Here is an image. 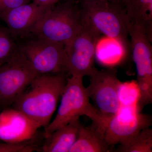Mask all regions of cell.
Listing matches in <instances>:
<instances>
[{
	"instance_id": "cell-15",
	"label": "cell",
	"mask_w": 152,
	"mask_h": 152,
	"mask_svg": "<svg viewBox=\"0 0 152 152\" xmlns=\"http://www.w3.org/2000/svg\"><path fill=\"white\" fill-rule=\"evenodd\" d=\"M129 23L141 27L152 39V0H124Z\"/></svg>"
},
{
	"instance_id": "cell-20",
	"label": "cell",
	"mask_w": 152,
	"mask_h": 152,
	"mask_svg": "<svg viewBox=\"0 0 152 152\" xmlns=\"http://www.w3.org/2000/svg\"><path fill=\"white\" fill-rule=\"evenodd\" d=\"M61 0H32L33 3L41 7H51Z\"/></svg>"
},
{
	"instance_id": "cell-1",
	"label": "cell",
	"mask_w": 152,
	"mask_h": 152,
	"mask_svg": "<svg viewBox=\"0 0 152 152\" xmlns=\"http://www.w3.org/2000/svg\"><path fill=\"white\" fill-rule=\"evenodd\" d=\"M62 74L39 75L31 82L11 107L40 127L50 122L66 83Z\"/></svg>"
},
{
	"instance_id": "cell-12",
	"label": "cell",
	"mask_w": 152,
	"mask_h": 152,
	"mask_svg": "<svg viewBox=\"0 0 152 152\" xmlns=\"http://www.w3.org/2000/svg\"><path fill=\"white\" fill-rule=\"evenodd\" d=\"M50 7L30 2L0 14L14 37H22L31 33L36 24Z\"/></svg>"
},
{
	"instance_id": "cell-19",
	"label": "cell",
	"mask_w": 152,
	"mask_h": 152,
	"mask_svg": "<svg viewBox=\"0 0 152 152\" xmlns=\"http://www.w3.org/2000/svg\"><path fill=\"white\" fill-rule=\"evenodd\" d=\"M31 1L32 0H0V14L31 2Z\"/></svg>"
},
{
	"instance_id": "cell-16",
	"label": "cell",
	"mask_w": 152,
	"mask_h": 152,
	"mask_svg": "<svg viewBox=\"0 0 152 152\" xmlns=\"http://www.w3.org/2000/svg\"><path fill=\"white\" fill-rule=\"evenodd\" d=\"M114 152H152V128L143 129L131 136L120 144Z\"/></svg>"
},
{
	"instance_id": "cell-21",
	"label": "cell",
	"mask_w": 152,
	"mask_h": 152,
	"mask_svg": "<svg viewBox=\"0 0 152 152\" xmlns=\"http://www.w3.org/2000/svg\"><path fill=\"white\" fill-rule=\"evenodd\" d=\"M79 3L83 2H112L124 4V0H77Z\"/></svg>"
},
{
	"instance_id": "cell-14",
	"label": "cell",
	"mask_w": 152,
	"mask_h": 152,
	"mask_svg": "<svg viewBox=\"0 0 152 152\" xmlns=\"http://www.w3.org/2000/svg\"><path fill=\"white\" fill-rule=\"evenodd\" d=\"M111 151L105 138L103 128L92 122L88 126H82L77 140L69 152H110Z\"/></svg>"
},
{
	"instance_id": "cell-6",
	"label": "cell",
	"mask_w": 152,
	"mask_h": 152,
	"mask_svg": "<svg viewBox=\"0 0 152 152\" xmlns=\"http://www.w3.org/2000/svg\"><path fill=\"white\" fill-rule=\"evenodd\" d=\"M130 48L137 71L139 96L137 110L152 103V39L140 26L129 23Z\"/></svg>"
},
{
	"instance_id": "cell-5",
	"label": "cell",
	"mask_w": 152,
	"mask_h": 152,
	"mask_svg": "<svg viewBox=\"0 0 152 152\" xmlns=\"http://www.w3.org/2000/svg\"><path fill=\"white\" fill-rule=\"evenodd\" d=\"M39 75L18 46L10 58L0 65V112L11 107Z\"/></svg>"
},
{
	"instance_id": "cell-4",
	"label": "cell",
	"mask_w": 152,
	"mask_h": 152,
	"mask_svg": "<svg viewBox=\"0 0 152 152\" xmlns=\"http://www.w3.org/2000/svg\"><path fill=\"white\" fill-rule=\"evenodd\" d=\"M79 4L83 21L101 35L119 41L127 49L130 47L129 20L123 4L109 1Z\"/></svg>"
},
{
	"instance_id": "cell-17",
	"label": "cell",
	"mask_w": 152,
	"mask_h": 152,
	"mask_svg": "<svg viewBox=\"0 0 152 152\" xmlns=\"http://www.w3.org/2000/svg\"><path fill=\"white\" fill-rule=\"evenodd\" d=\"M10 32L0 28V65L10 58L18 48Z\"/></svg>"
},
{
	"instance_id": "cell-13",
	"label": "cell",
	"mask_w": 152,
	"mask_h": 152,
	"mask_svg": "<svg viewBox=\"0 0 152 152\" xmlns=\"http://www.w3.org/2000/svg\"><path fill=\"white\" fill-rule=\"evenodd\" d=\"M83 126L80 118L75 119L45 138L39 150L43 152H69Z\"/></svg>"
},
{
	"instance_id": "cell-2",
	"label": "cell",
	"mask_w": 152,
	"mask_h": 152,
	"mask_svg": "<svg viewBox=\"0 0 152 152\" xmlns=\"http://www.w3.org/2000/svg\"><path fill=\"white\" fill-rule=\"evenodd\" d=\"M82 25L77 0H61L48 10L31 33L66 46L78 32Z\"/></svg>"
},
{
	"instance_id": "cell-8",
	"label": "cell",
	"mask_w": 152,
	"mask_h": 152,
	"mask_svg": "<svg viewBox=\"0 0 152 152\" xmlns=\"http://www.w3.org/2000/svg\"><path fill=\"white\" fill-rule=\"evenodd\" d=\"M101 34L82 20L81 27L65 46L67 57L68 75L90 77L97 69L95 66L96 47Z\"/></svg>"
},
{
	"instance_id": "cell-3",
	"label": "cell",
	"mask_w": 152,
	"mask_h": 152,
	"mask_svg": "<svg viewBox=\"0 0 152 152\" xmlns=\"http://www.w3.org/2000/svg\"><path fill=\"white\" fill-rule=\"evenodd\" d=\"M83 79V77L75 75L67 77L56 115L51 122L44 128V138L82 115L88 117L93 122L104 126L103 118L97 109L90 103Z\"/></svg>"
},
{
	"instance_id": "cell-10",
	"label": "cell",
	"mask_w": 152,
	"mask_h": 152,
	"mask_svg": "<svg viewBox=\"0 0 152 152\" xmlns=\"http://www.w3.org/2000/svg\"><path fill=\"white\" fill-rule=\"evenodd\" d=\"M152 124L151 115L137 110L119 111L105 123V138L110 146H113L122 143L139 131L150 127Z\"/></svg>"
},
{
	"instance_id": "cell-9",
	"label": "cell",
	"mask_w": 152,
	"mask_h": 152,
	"mask_svg": "<svg viewBox=\"0 0 152 152\" xmlns=\"http://www.w3.org/2000/svg\"><path fill=\"white\" fill-rule=\"evenodd\" d=\"M90 84L86 88L90 99L106 121L118 113L121 107L120 91L121 82L113 68H108L96 72L90 77Z\"/></svg>"
},
{
	"instance_id": "cell-18",
	"label": "cell",
	"mask_w": 152,
	"mask_h": 152,
	"mask_svg": "<svg viewBox=\"0 0 152 152\" xmlns=\"http://www.w3.org/2000/svg\"><path fill=\"white\" fill-rule=\"evenodd\" d=\"M32 140L16 143L0 142V152H31L37 151Z\"/></svg>"
},
{
	"instance_id": "cell-7",
	"label": "cell",
	"mask_w": 152,
	"mask_h": 152,
	"mask_svg": "<svg viewBox=\"0 0 152 152\" xmlns=\"http://www.w3.org/2000/svg\"><path fill=\"white\" fill-rule=\"evenodd\" d=\"M18 47L39 75H68L65 46L34 35Z\"/></svg>"
},
{
	"instance_id": "cell-11",
	"label": "cell",
	"mask_w": 152,
	"mask_h": 152,
	"mask_svg": "<svg viewBox=\"0 0 152 152\" xmlns=\"http://www.w3.org/2000/svg\"><path fill=\"white\" fill-rule=\"evenodd\" d=\"M40 127L20 112L8 108L0 112V140L16 143L34 139Z\"/></svg>"
}]
</instances>
